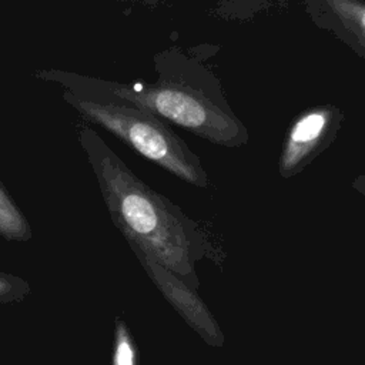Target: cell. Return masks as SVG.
Listing matches in <instances>:
<instances>
[{
    "instance_id": "6da1fadb",
    "label": "cell",
    "mask_w": 365,
    "mask_h": 365,
    "mask_svg": "<svg viewBox=\"0 0 365 365\" xmlns=\"http://www.w3.org/2000/svg\"><path fill=\"white\" fill-rule=\"evenodd\" d=\"M154 70V83H118L58 68H37L33 76L60 86L74 83L120 97L217 145L237 148L248 143V130L232 111L220 78L194 48L171 46L157 53Z\"/></svg>"
},
{
    "instance_id": "7a4b0ae2",
    "label": "cell",
    "mask_w": 365,
    "mask_h": 365,
    "mask_svg": "<svg viewBox=\"0 0 365 365\" xmlns=\"http://www.w3.org/2000/svg\"><path fill=\"white\" fill-rule=\"evenodd\" d=\"M77 137L115 228L198 291L197 262L210 255L200 224L137 177L87 123L77 124Z\"/></svg>"
},
{
    "instance_id": "3957f363",
    "label": "cell",
    "mask_w": 365,
    "mask_h": 365,
    "mask_svg": "<svg viewBox=\"0 0 365 365\" xmlns=\"http://www.w3.org/2000/svg\"><path fill=\"white\" fill-rule=\"evenodd\" d=\"M61 87L66 103L87 123L106 128L140 155L184 182L197 188L210 185L200 157L158 115L86 86L68 83Z\"/></svg>"
},
{
    "instance_id": "277c9868",
    "label": "cell",
    "mask_w": 365,
    "mask_h": 365,
    "mask_svg": "<svg viewBox=\"0 0 365 365\" xmlns=\"http://www.w3.org/2000/svg\"><path fill=\"white\" fill-rule=\"evenodd\" d=\"M344 123V111L331 103L317 104L299 113L291 123L278 161L279 175L301 173L335 140Z\"/></svg>"
},
{
    "instance_id": "5b68a950",
    "label": "cell",
    "mask_w": 365,
    "mask_h": 365,
    "mask_svg": "<svg viewBox=\"0 0 365 365\" xmlns=\"http://www.w3.org/2000/svg\"><path fill=\"white\" fill-rule=\"evenodd\" d=\"M125 241L154 285L187 325L191 327L210 346H222L224 334L208 307L200 298L198 291L192 289L175 272L154 259L138 242L133 240Z\"/></svg>"
},
{
    "instance_id": "8992f818",
    "label": "cell",
    "mask_w": 365,
    "mask_h": 365,
    "mask_svg": "<svg viewBox=\"0 0 365 365\" xmlns=\"http://www.w3.org/2000/svg\"><path fill=\"white\" fill-rule=\"evenodd\" d=\"M312 24L365 60V0H304Z\"/></svg>"
},
{
    "instance_id": "52a82bcc",
    "label": "cell",
    "mask_w": 365,
    "mask_h": 365,
    "mask_svg": "<svg viewBox=\"0 0 365 365\" xmlns=\"http://www.w3.org/2000/svg\"><path fill=\"white\" fill-rule=\"evenodd\" d=\"M0 237L7 241L27 242L33 237L30 222L0 182Z\"/></svg>"
},
{
    "instance_id": "ba28073f",
    "label": "cell",
    "mask_w": 365,
    "mask_h": 365,
    "mask_svg": "<svg viewBox=\"0 0 365 365\" xmlns=\"http://www.w3.org/2000/svg\"><path fill=\"white\" fill-rule=\"evenodd\" d=\"M110 365H138V349L135 339L121 317L114 318L113 352Z\"/></svg>"
},
{
    "instance_id": "9c48e42d",
    "label": "cell",
    "mask_w": 365,
    "mask_h": 365,
    "mask_svg": "<svg viewBox=\"0 0 365 365\" xmlns=\"http://www.w3.org/2000/svg\"><path fill=\"white\" fill-rule=\"evenodd\" d=\"M271 0H220L214 13L225 20L248 21L269 6Z\"/></svg>"
},
{
    "instance_id": "30bf717a",
    "label": "cell",
    "mask_w": 365,
    "mask_h": 365,
    "mask_svg": "<svg viewBox=\"0 0 365 365\" xmlns=\"http://www.w3.org/2000/svg\"><path fill=\"white\" fill-rule=\"evenodd\" d=\"M30 292L31 287L24 278L0 271V305L19 302Z\"/></svg>"
},
{
    "instance_id": "8fae6325",
    "label": "cell",
    "mask_w": 365,
    "mask_h": 365,
    "mask_svg": "<svg viewBox=\"0 0 365 365\" xmlns=\"http://www.w3.org/2000/svg\"><path fill=\"white\" fill-rule=\"evenodd\" d=\"M352 187H354L358 192H361L362 195H365V175L356 177V178L354 180V182H352Z\"/></svg>"
}]
</instances>
